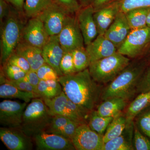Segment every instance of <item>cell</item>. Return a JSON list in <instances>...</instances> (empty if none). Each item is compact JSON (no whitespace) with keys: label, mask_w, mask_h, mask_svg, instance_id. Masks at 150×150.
Returning <instances> with one entry per match:
<instances>
[{"label":"cell","mask_w":150,"mask_h":150,"mask_svg":"<svg viewBox=\"0 0 150 150\" xmlns=\"http://www.w3.org/2000/svg\"><path fill=\"white\" fill-rule=\"evenodd\" d=\"M59 81L70 100L89 111L94 110L101 98V88L92 78L88 69L59 76Z\"/></svg>","instance_id":"obj_1"},{"label":"cell","mask_w":150,"mask_h":150,"mask_svg":"<svg viewBox=\"0 0 150 150\" xmlns=\"http://www.w3.org/2000/svg\"><path fill=\"white\" fill-rule=\"evenodd\" d=\"M147 67L144 59L135 60L121 72L101 94L103 100L120 98L128 100L137 93V86L141 76Z\"/></svg>","instance_id":"obj_2"},{"label":"cell","mask_w":150,"mask_h":150,"mask_svg":"<svg viewBox=\"0 0 150 150\" xmlns=\"http://www.w3.org/2000/svg\"><path fill=\"white\" fill-rule=\"evenodd\" d=\"M43 98H33L25 109L21 129L28 137L46 131L53 118Z\"/></svg>","instance_id":"obj_3"},{"label":"cell","mask_w":150,"mask_h":150,"mask_svg":"<svg viewBox=\"0 0 150 150\" xmlns=\"http://www.w3.org/2000/svg\"><path fill=\"white\" fill-rule=\"evenodd\" d=\"M131 62L130 58L116 53L92 62L88 69L91 76L97 83H106L114 79Z\"/></svg>","instance_id":"obj_4"},{"label":"cell","mask_w":150,"mask_h":150,"mask_svg":"<svg viewBox=\"0 0 150 150\" xmlns=\"http://www.w3.org/2000/svg\"><path fill=\"white\" fill-rule=\"evenodd\" d=\"M52 115H62L81 123L87 124L91 111L70 100L64 93L54 98H43Z\"/></svg>","instance_id":"obj_5"},{"label":"cell","mask_w":150,"mask_h":150,"mask_svg":"<svg viewBox=\"0 0 150 150\" xmlns=\"http://www.w3.org/2000/svg\"><path fill=\"white\" fill-rule=\"evenodd\" d=\"M23 25L18 16L9 14L3 25L1 36V62L6 64L21 40Z\"/></svg>","instance_id":"obj_6"},{"label":"cell","mask_w":150,"mask_h":150,"mask_svg":"<svg viewBox=\"0 0 150 150\" xmlns=\"http://www.w3.org/2000/svg\"><path fill=\"white\" fill-rule=\"evenodd\" d=\"M150 44V27L131 30L118 52L130 59H137Z\"/></svg>","instance_id":"obj_7"},{"label":"cell","mask_w":150,"mask_h":150,"mask_svg":"<svg viewBox=\"0 0 150 150\" xmlns=\"http://www.w3.org/2000/svg\"><path fill=\"white\" fill-rule=\"evenodd\" d=\"M58 37L65 52L72 51L76 48L85 47L83 36L77 18L72 14L67 17Z\"/></svg>","instance_id":"obj_8"},{"label":"cell","mask_w":150,"mask_h":150,"mask_svg":"<svg viewBox=\"0 0 150 150\" xmlns=\"http://www.w3.org/2000/svg\"><path fill=\"white\" fill-rule=\"evenodd\" d=\"M26 102L5 100L0 103V124L2 127L10 128L21 127Z\"/></svg>","instance_id":"obj_9"},{"label":"cell","mask_w":150,"mask_h":150,"mask_svg":"<svg viewBox=\"0 0 150 150\" xmlns=\"http://www.w3.org/2000/svg\"><path fill=\"white\" fill-rule=\"evenodd\" d=\"M72 142L76 150H102L103 136L92 130L87 124L78 127Z\"/></svg>","instance_id":"obj_10"},{"label":"cell","mask_w":150,"mask_h":150,"mask_svg":"<svg viewBox=\"0 0 150 150\" xmlns=\"http://www.w3.org/2000/svg\"><path fill=\"white\" fill-rule=\"evenodd\" d=\"M70 14L53 3L38 16L43 21L50 36L58 35L63 28L67 17Z\"/></svg>","instance_id":"obj_11"},{"label":"cell","mask_w":150,"mask_h":150,"mask_svg":"<svg viewBox=\"0 0 150 150\" xmlns=\"http://www.w3.org/2000/svg\"><path fill=\"white\" fill-rule=\"evenodd\" d=\"M22 36L23 40L26 43L40 48L48 42L50 37L43 21L38 16L30 19L23 28Z\"/></svg>","instance_id":"obj_12"},{"label":"cell","mask_w":150,"mask_h":150,"mask_svg":"<svg viewBox=\"0 0 150 150\" xmlns=\"http://www.w3.org/2000/svg\"><path fill=\"white\" fill-rule=\"evenodd\" d=\"M20 128H0V139L9 150L32 149L33 141Z\"/></svg>","instance_id":"obj_13"},{"label":"cell","mask_w":150,"mask_h":150,"mask_svg":"<svg viewBox=\"0 0 150 150\" xmlns=\"http://www.w3.org/2000/svg\"><path fill=\"white\" fill-rule=\"evenodd\" d=\"M32 139L37 150H76L71 140L54 133L43 131L36 134Z\"/></svg>","instance_id":"obj_14"},{"label":"cell","mask_w":150,"mask_h":150,"mask_svg":"<svg viewBox=\"0 0 150 150\" xmlns=\"http://www.w3.org/2000/svg\"><path fill=\"white\" fill-rule=\"evenodd\" d=\"M94 10L91 5L81 8L77 13V18L86 46L93 41L98 35L94 18Z\"/></svg>","instance_id":"obj_15"},{"label":"cell","mask_w":150,"mask_h":150,"mask_svg":"<svg viewBox=\"0 0 150 150\" xmlns=\"http://www.w3.org/2000/svg\"><path fill=\"white\" fill-rule=\"evenodd\" d=\"M131 30L125 13L120 11L104 35L118 49L126 40Z\"/></svg>","instance_id":"obj_16"},{"label":"cell","mask_w":150,"mask_h":150,"mask_svg":"<svg viewBox=\"0 0 150 150\" xmlns=\"http://www.w3.org/2000/svg\"><path fill=\"white\" fill-rule=\"evenodd\" d=\"M42 50L45 63L53 67L59 76H63L60 64L65 51L59 42L58 35L50 36Z\"/></svg>","instance_id":"obj_17"},{"label":"cell","mask_w":150,"mask_h":150,"mask_svg":"<svg viewBox=\"0 0 150 150\" xmlns=\"http://www.w3.org/2000/svg\"><path fill=\"white\" fill-rule=\"evenodd\" d=\"M85 47L91 62L111 56L118 51V48L111 41L104 35L100 34Z\"/></svg>","instance_id":"obj_18"},{"label":"cell","mask_w":150,"mask_h":150,"mask_svg":"<svg viewBox=\"0 0 150 150\" xmlns=\"http://www.w3.org/2000/svg\"><path fill=\"white\" fill-rule=\"evenodd\" d=\"M120 11L117 1L94 11L93 16L98 34L104 35Z\"/></svg>","instance_id":"obj_19"},{"label":"cell","mask_w":150,"mask_h":150,"mask_svg":"<svg viewBox=\"0 0 150 150\" xmlns=\"http://www.w3.org/2000/svg\"><path fill=\"white\" fill-rule=\"evenodd\" d=\"M15 52L24 57L29 63L31 69L35 71L46 63L42 48L32 46L23 40H21Z\"/></svg>","instance_id":"obj_20"},{"label":"cell","mask_w":150,"mask_h":150,"mask_svg":"<svg viewBox=\"0 0 150 150\" xmlns=\"http://www.w3.org/2000/svg\"><path fill=\"white\" fill-rule=\"evenodd\" d=\"M134 126V122L126 125L122 134L105 143L102 150H134L133 143Z\"/></svg>","instance_id":"obj_21"},{"label":"cell","mask_w":150,"mask_h":150,"mask_svg":"<svg viewBox=\"0 0 150 150\" xmlns=\"http://www.w3.org/2000/svg\"><path fill=\"white\" fill-rule=\"evenodd\" d=\"M127 101L120 98L105 100L98 107L97 112L101 116L115 118L121 114L127 105Z\"/></svg>","instance_id":"obj_22"},{"label":"cell","mask_w":150,"mask_h":150,"mask_svg":"<svg viewBox=\"0 0 150 150\" xmlns=\"http://www.w3.org/2000/svg\"><path fill=\"white\" fill-rule=\"evenodd\" d=\"M150 106V90L140 93L127 108L125 117L127 125L134 122L139 113Z\"/></svg>","instance_id":"obj_23"},{"label":"cell","mask_w":150,"mask_h":150,"mask_svg":"<svg viewBox=\"0 0 150 150\" xmlns=\"http://www.w3.org/2000/svg\"><path fill=\"white\" fill-rule=\"evenodd\" d=\"M0 97L4 98H17L28 103L33 98H40L38 95L33 93L23 91L8 83L1 84Z\"/></svg>","instance_id":"obj_24"},{"label":"cell","mask_w":150,"mask_h":150,"mask_svg":"<svg viewBox=\"0 0 150 150\" xmlns=\"http://www.w3.org/2000/svg\"><path fill=\"white\" fill-rule=\"evenodd\" d=\"M36 91L41 98L50 99L61 94L63 89L59 80H40Z\"/></svg>","instance_id":"obj_25"},{"label":"cell","mask_w":150,"mask_h":150,"mask_svg":"<svg viewBox=\"0 0 150 150\" xmlns=\"http://www.w3.org/2000/svg\"><path fill=\"white\" fill-rule=\"evenodd\" d=\"M150 8H135L125 13L131 30L147 27V17Z\"/></svg>","instance_id":"obj_26"},{"label":"cell","mask_w":150,"mask_h":150,"mask_svg":"<svg viewBox=\"0 0 150 150\" xmlns=\"http://www.w3.org/2000/svg\"><path fill=\"white\" fill-rule=\"evenodd\" d=\"M127 122L125 116L120 114L113 118L103 135L104 143L120 136L126 127Z\"/></svg>","instance_id":"obj_27"},{"label":"cell","mask_w":150,"mask_h":150,"mask_svg":"<svg viewBox=\"0 0 150 150\" xmlns=\"http://www.w3.org/2000/svg\"><path fill=\"white\" fill-rule=\"evenodd\" d=\"M113 119L112 117L101 116L98 113L96 110H93L90 114L88 125L92 130L103 136Z\"/></svg>","instance_id":"obj_28"},{"label":"cell","mask_w":150,"mask_h":150,"mask_svg":"<svg viewBox=\"0 0 150 150\" xmlns=\"http://www.w3.org/2000/svg\"><path fill=\"white\" fill-rule=\"evenodd\" d=\"M53 3V0H25L23 12L28 17L37 16Z\"/></svg>","instance_id":"obj_29"},{"label":"cell","mask_w":150,"mask_h":150,"mask_svg":"<svg viewBox=\"0 0 150 150\" xmlns=\"http://www.w3.org/2000/svg\"><path fill=\"white\" fill-rule=\"evenodd\" d=\"M71 52L76 72L88 69L91 60L86 47L76 48Z\"/></svg>","instance_id":"obj_30"},{"label":"cell","mask_w":150,"mask_h":150,"mask_svg":"<svg viewBox=\"0 0 150 150\" xmlns=\"http://www.w3.org/2000/svg\"><path fill=\"white\" fill-rule=\"evenodd\" d=\"M135 119L139 129L150 139V106L139 113Z\"/></svg>","instance_id":"obj_31"},{"label":"cell","mask_w":150,"mask_h":150,"mask_svg":"<svg viewBox=\"0 0 150 150\" xmlns=\"http://www.w3.org/2000/svg\"><path fill=\"white\" fill-rule=\"evenodd\" d=\"M120 11L126 13L140 8L150 7V0H117Z\"/></svg>","instance_id":"obj_32"},{"label":"cell","mask_w":150,"mask_h":150,"mask_svg":"<svg viewBox=\"0 0 150 150\" xmlns=\"http://www.w3.org/2000/svg\"><path fill=\"white\" fill-rule=\"evenodd\" d=\"M133 143L134 149L150 150V140L142 134L136 123H134Z\"/></svg>","instance_id":"obj_33"},{"label":"cell","mask_w":150,"mask_h":150,"mask_svg":"<svg viewBox=\"0 0 150 150\" xmlns=\"http://www.w3.org/2000/svg\"><path fill=\"white\" fill-rule=\"evenodd\" d=\"M60 68L63 75L71 74L76 73L71 51L64 52L60 62Z\"/></svg>","instance_id":"obj_34"},{"label":"cell","mask_w":150,"mask_h":150,"mask_svg":"<svg viewBox=\"0 0 150 150\" xmlns=\"http://www.w3.org/2000/svg\"><path fill=\"white\" fill-rule=\"evenodd\" d=\"M36 72L40 80H59V76L56 71L46 63L41 66Z\"/></svg>","instance_id":"obj_35"},{"label":"cell","mask_w":150,"mask_h":150,"mask_svg":"<svg viewBox=\"0 0 150 150\" xmlns=\"http://www.w3.org/2000/svg\"><path fill=\"white\" fill-rule=\"evenodd\" d=\"M71 121L73 120L64 115H53L51 123L46 132L55 134Z\"/></svg>","instance_id":"obj_36"},{"label":"cell","mask_w":150,"mask_h":150,"mask_svg":"<svg viewBox=\"0 0 150 150\" xmlns=\"http://www.w3.org/2000/svg\"><path fill=\"white\" fill-rule=\"evenodd\" d=\"M4 72L6 79L10 80H20L27 73L19 67L8 64H6Z\"/></svg>","instance_id":"obj_37"},{"label":"cell","mask_w":150,"mask_h":150,"mask_svg":"<svg viewBox=\"0 0 150 150\" xmlns=\"http://www.w3.org/2000/svg\"><path fill=\"white\" fill-rule=\"evenodd\" d=\"M6 64L18 67L26 73L31 70L27 60L23 56L17 54L15 52L11 55Z\"/></svg>","instance_id":"obj_38"},{"label":"cell","mask_w":150,"mask_h":150,"mask_svg":"<svg viewBox=\"0 0 150 150\" xmlns=\"http://www.w3.org/2000/svg\"><path fill=\"white\" fill-rule=\"evenodd\" d=\"M55 3L70 14L76 13L81 8L79 0H53Z\"/></svg>","instance_id":"obj_39"},{"label":"cell","mask_w":150,"mask_h":150,"mask_svg":"<svg viewBox=\"0 0 150 150\" xmlns=\"http://www.w3.org/2000/svg\"><path fill=\"white\" fill-rule=\"evenodd\" d=\"M1 83H8L12 85L17 88L23 91L33 93L37 94L36 89L29 83L25 81L21 80H10L8 79L3 77V76H1ZM38 95V94H37Z\"/></svg>","instance_id":"obj_40"},{"label":"cell","mask_w":150,"mask_h":150,"mask_svg":"<svg viewBox=\"0 0 150 150\" xmlns=\"http://www.w3.org/2000/svg\"><path fill=\"white\" fill-rule=\"evenodd\" d=\"M150 90V65L143 73L137 86V93H142Z\"/></svg>","instance_id":"obj_41"},{"label":"cell","mask_w":150,"mask_h":150,"mask_svg":"<svg viewBox=\"0 0 150 150\" xmlns=\"http://www.w3.org/2000/svg\"><path fill=\"white\" fill-rule=\"evenodd\" d=\"M81 124L75 121H71L61 130L57 131L55 134L61 135L72 141V139L74 136L77 129Z\"/></svg>","instance_id":"obj_42"},{"label":"cell","mask_w":150,"mask_h":150,"mask_svg":"<svg viewBox=\"0 0 150 150\" xmlns=\"http://www.w3.org/2000/svg\"><path fill=\"white\" fill-rule=\"evenodd\" d=\"M21 80L29 83L36 89V90L40 81L36 72L32 70H30L28 72L24 77Z\"/></svg>","instance_id":"obj_43"},{"label":"cell","mask_w":150,"mask_h":150,"mask_svg":"<svg viewBox=\"0 0 150 150\" xmlns=\"http://www.w3.org/2000/svg\"><path fill=\"white\" fill-rule=\"evenodd\" d=\"M9 13L8 3L6 0H0V21L1 22Z\"/></svg>","instance_id":"obj_44"},{"label":"cell","mask_w":150,"mask_h":150,"mask_svg":"<svg viewBox=\"0 0 150 150\" xmlns=\"http://www.w3.org/2000/svg\"><path fill=\"white\" fill-rule=\"evenodd\" d=\"M117 1V0H93L91 5L92 6L94 11H95Z\"/></svg>","instance_id":"obj_45"},{"label":"cell","mask_w":150,"mask_h":150,"mask_svg":"<svg viewBox=\"0 0 150 150\" xmlns=\"http://www.w3.org/2000/svg\"><path fill=\"white\" fill-rule=\"evenodd\" d=\"M8 4L13 6L16 9L20 12L23 11L25 0H6Z\"/></svg>","instance_id":"obj_46"},{"label":"cell","mask_w":150,"mask_h":150,"mask_svg":"<svg viewBox=\"0 0 150 150\" xmlns=\"http://www.w3.org/2000/svg\"><path fill=\"white\" fill-rule=\"evenodd\" d=\"M93 0H79L81 8L87 6L91 4Z\"/></svg>","instance_id":"obj_47"},{"label":"cell","mask_w":150,"mask_h":150,"mask_svg":"<svg viewBox=\"0 0 150 150\" xmlns=\"http://www.w3.org/2000/svg\"><path fill=\"white\" fill-rule=\"evenodd\" d=\"M147 26L150 27V8L148 12L147 17Z\"/></svg>","instance_id":"obj_48"},{"label":"cell","mask_w":150,"mask_h":150,"mask_svg":"<svg viewBox=\"0 0 150 150\" xmlns=\"http://www.w3.org/2000/svg\"></svg>","instance_id":"obj_49"}]
</instances>
